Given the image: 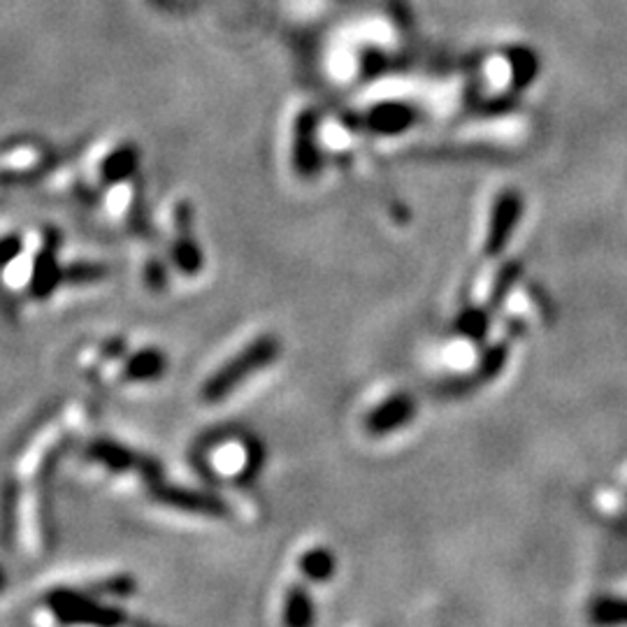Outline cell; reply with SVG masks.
Wrapping results in <instances>:
<instances>
[{
	"mask_svg": "<svg viewBox=\"0 0 627 627\" xmlns=\"http://www.w3.org/2000/svg\"><path fill=\"white\" fill-rule=\"evenodd\" d=\"M507 359H509V346L505 342L486 346L484 353H481L479 365H476L470 382L472 384H488V382L497 380L502 370H505V365H507Z\"/></svg>",
	"mask_w": 627,
	"mask_h": 627,
	"instance_id": "9",
	"label": "cell"
},
{
	"mask_svg": "<svg viewBox=\"0 0 627 627\" xmlns=\"http://www.w3.org/2000/svg\"><path fill=\"white\" fill-rule=\"evenodd\" d=\"M298 564H300V572L309 581L321 583V581H328L334 574V570H338V558H334L326 547H314L302 553Z\"/></svg>",
	"mask_w": 627,
	"mask_h": 627,
	"instance_id": "11",
	"label": "cell"
},
{
	"mask_svg": "<svg viewBox=\"0 0 627 627\" xmlns=\"http://www.w3.org/2000/svg\"><path fill=\"white\" fill-rule=\"evenodd\" d=\"M414 121V112L405 105H384L370 114V129L380 133H400L409 129Z\"/></svg>",
	"mask_w": 627,
	"mask_h": 627,
	"instance_id": "10",
	"label": "cell"
},
{
	"mask_svg": "<svg viewBox=\"0 0 627 627\" xmlns=\"http://www.w3.org/2000/svg\"><path fill=\"white\" fill-rule=\"evenodd\" d=\"M3 583H6V579H3V570H0V588H3Z\"/></svg>",
	"mask_w": 627,
	"mask_h": 627,
	"instance_id": "22",
	"label": "cell"
},
{
	"mask_svg": "<svg viewBox=\"0 0 627 627\" xmlns=\"http://www.w3.org/2000/svg\"><path fill=\"white\" fill-rule=\"evenodd\" d=\"M61 270L56 265V254L52 249L42 251L37 263H35V275H33V296L37 298H47L52 288L58 284L61 279Z\"/></svg>",
	"mask_w": 627,
	"mask_h": 627,
	"instance_id": "14",
	"label": "cell"
},
{
	"mask_svg": "<svg viewBox=\"0 0 627 627\" xmlns=\"http://www.w3.org/2000/svg\"><path fill=\"white\" fill-rule=\"evenodd\" d=\"M173 258L184 275L194 277L202 270V251L194 240V212L188 202L177 207V242L173 246Z\"/></svg>",
	"mask_w": 627,
	"mask_h": 627,
	"instance_id": "8",
	"label": "cell"
},
{
	"mask_svg": "<svg viewBox=\"0 0 627 627\" xmlns=\"http://www.w3.org/2000/svg\"><path fill=\"white\" fill-rule=\"evenodd\" d=\"M520 275H522V265H520L518 261H509V263L502 265V270L497 272V277H495V282H493V286H491V296H488V302H486V309H488L491 314H493L502 302L507 300L509 290L518 284Z\"/></svg>",
	"mask_w": 627,
	"mask_h": 627,
	"instance_id": "16",
	"label": "cell"
},
{
	"mask_svg": "<svg viewBox=\"0 0 627 627\" xmlns=\"http://www.w3.org/2000/svg\"><path fill=\"white\" fill-rule=\"evenodd\" d=\"M418 411L416 397L409 393H393L363 418V428L372 437H384L409 426Z\"/></svg>",
	"mask_w": 627,
	"mask_h": 627,
	"instance_id": "2",
	"label": "cell"
},
{
	"mask_svg": "<svg viewBox=\"0 0 627 627\" xmlns=\"http://www.w3.org/2000/svg\"><path fill=\"white\" fill-rule=\"evenodd\" d=\"M152 497L161 505H167L179 512H188V514H200V516H209V518H226L228 516V507L226 502H221L215 495L207 493H198V491H188V488H179V486H170V484H161V481H152Z\"/></svg>",
	"mask_w": 627,
	"mask_h": 627,
	"instance_id": "4",
	"label": "cell"
},
{
	"mask_svg": "<svg viewBox=\"0 0 627 627\" xmlns=\"http://www.w3.org/2000/svg\"><path fill=\"white\" fill-rule=\"evenodd\" d=\"M146 282H150V284H152V286H156V288H161V286H163L165 275H163V270H161L156 263H152L150 267H146Z\"/></svg>",
	"mask_w": 627,
	"mask_h": 627,
	"instance_id": "21",
	"label": "cell"
},
{
	"mask_svg": "<svg viewBox=\"0 0 627 627\" xmlns=\"http://www.w3.org/2000/svg\"><path fill=\"white\" fill-rule=\"evenodd\" d=\"M522 215V198L516 191H502L491 209L488 233H486V256L495 258L507 249L514 230Z\"/></svg>",
	"mask_w": 627,
	"mask_h": 627,
	"instance_id": "3",
	"label": "cell"
},
{
	"mask_svg": "<svg viewBox=\"0 0 627 627\" xmlns=\"http://www.w3.org/2000/svg\"><path fill=\"white\" fill-rule=\"evenodd\" d=\"M282 355V342L275 334H263V338L246 344L238 355H233L223 367H219L209 380L202 384L200 397L205 403L215 405L223 397H228L233 391L240 388L249 376L265 370L267 365L275 363Z\"/></svg>",
	"mask_w": 627,
	"mask_h": 627,
	"instance_id": "1",
	"label": "cell"
},
{
	"mask_svg": "<svg viewBox=\"0 0 627 627\" xmlns=\"http://www.w3.org/2000/svg\"><path fill=\"white\" fill-rule=\"evenodd\" d=\"M89 455L96 460V463L110 468L114 472H125V470H135L140 472L146 481H156L161 479V468L156 460L144 458L140 453H135L129 447H121L117 442H108V439H100V442L91 444Z\"/></svg>",
	"mask_w": 627,
	"mask_h": 627,
	"instance_id": "5",
	"label": "cell"
},
{
	"mask_svg": "<svg viewBox=\"0 0 627 627\" xmlns=\"http://www.w3.org/2000/svg\"><path fill=\"white\" fill-rule=\"evenodd\" d=\"M317 117L305 112L296 121V140H293V167L305 179L319 175L321 170V154L317 144Z\"/></svg>",
	"mask_w": 627,
	"mask_h": 627,
	"instance_id": "7",
	"label": "cell"
},
{
	"mask_svg": "<svg viewBox=\"0 0 627 627\" xmlns=\"http://www.w3.org/2000/svg\"><path fill=\"white\" fill-rule=\"evenodd\" d=\"M21 251V242L16 238H6L0 240V265H8L10 261H14Z\"/></svg>",
	"mask_w": 627,
	"mask_h": 627,
	"instance_id": "20",
	"label": "cell"
},
{
	"mask_svg": "<svg viewBox=\"0 0 627 627\" xmlns=\"http://www.w3.org/2000/svg\"><path fill=\"white\" fill-rule=\"evenodd\" d=\"M591 620L597 625H627V597H602L591 606Z\"/></svg>",
	"mask_w": 627,
	"mask_h": 627,
	"instance_id": "17",
	"label": "cell"
},
{
	"mask_svg": "<svg viewBox=\"0 0 627 627\" xmlns=\"http://www.w3.org/2000/svg\"><path fill=\"white\" fill-rule=\"evenodd\" d=\"M108 275V270L96 263H75L70 265L66 272H63V279L75 282V284H89V282H98Z\"/></svg>",
	"mask_w": 627,
	"mask_h": 627,
	"instance_id": "19",
	"label": "cell"
},
{
	"mask_svg": "<svg viewBox=\"0 0 627 627\" xmlns=\"http://www.w3.org/2000/svg\"><path fill=\"white\" fill-rule=\"evenodd\" d=\"M133 170H135V154L131 150H121L108 161V165H105V177L110 182H119L129 177Z\"/></svg>",
	"mask_w": 627,
	"mask_h": 627,
	"instance_id": "18",
	"label": "cell"
},
{
	"mask_svg": "<svg viewBox=\"0 0 627 627\" xmlns=\"http://www.w3.org/2000/svg\"><path fill=\"white\" fill-rule=\"evenodd\" d=\"M50 604L54 614H58L61 620H68V623H119L123 620L121 614L112 612V609H105V606H98L96 602H91L89 597L77 595V593H66V591H58L50 597Z\"/></svg>",
	"mask_w": 627,
	"mask_h": 627,
	"instance_id": "6",
	"label": "cell"
},
{
	"mask_svg": "<svg viewBox=\"0 0 627 627\" xmlns=\"http://www.w3.org/2000/svg\"><path fill=\"white\" fill-rule=\"evenodd\" d=\"M165 372V355L156 349H146L135 353L133 359L125 365V374L131 376V380L144 382V380H156Z\"/></svg>",
	"mask_w": 627,
	"mask_h": 627,
	"instance_id": "15",
	"label": "cell"
},
{
	"mask_svg": "<svg viewBox=\"0 0 627 627\" xmlns=\"http://www.w3.org/2000/svg\"><path fill=\"white\" fill-rule=\"evenodd\" d=\"M314 620V602L305 585H290L284 606V623L290 627H307Z\"/></svg>",
	"mask_w": 627,
	"mask_h": 627,
	"instance_id": "12",
	"label": "cell"
},
{
	"mask_svg": "<svg viewBox=\"0 0 627 627\" xmlns=\"http://www.w3.org/2000/svg\"><path fill=\"white\" fill-rule=\"evenodd\" d=\"M493 314L486 307H468L458 314L455 319V332L472 342H484L488 328H491Z\"/></svg>",
	"mask_w": 627,
	"mask_h": 627,
	"instance_id": "13",
	"label": "cell"
}]
</instances>
